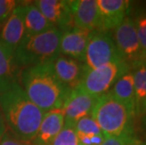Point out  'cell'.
Returning a JSON list of instances; mask_svg holds the SVG:
<instances>
[{"mask_svg":"<svg viewBox=\"0 0 146 145\" xmlns=\"http://www.w3.org/2000/svg\"><path fill=\"white\" fill-rule=\"evenodd\" d=\"M131 145H146V142H142V141L137 140V138H136V140L133 141V143Z\"/></svg>","mask_w":146,"mask_h":145,"instance_id":"obj_29","label":"cell"},{"mask_svg":"<svg viewBox=\"0 0 146 145\" xmlns=\"http://www.w3.org/2000/svg\"><path fill=\"white\" fill-rule=\"evenodd\" d=\"M139 118L141 120V125H142V128L144 129L145 133H146V104L143 107V110H142V112L141 113V115H139Z\"/></svg>","mask_w":146,"mask_h":145,"instance_id":"obj_28","label":"cell"},{"mask_svg":"<svg viewBox=\"0 0 146 145\" xmlns=\"http://www.w3.org/2000/svg\"><path fill=\"white\" fill-rule=\"evenodd\" d=\"M97 99L78 88L72 89L61 109L64 113L65 124L74 127L79 119L91 115Z\"/></svg>","mask_w":146,"mask_h":145,"instance_id":"obj_8","label":"cell"},{"mask_svg":"<svg viewBox=\"0 0 146 145\" xmlns=\"http://www.w3.org/2000/svg\"><path fill=\"white\" fill-rule=\"evenodd\" d=\"M62 35L60 29L54 27L46 32L24 37L14 52L16 63L21 69L49 63L58 55Z\"/></svg>","mask_w":146,"mask_h":145,"instance_id":"obj_4","label":"cell"},{"mask_svg":"<svg viewBox=\"0 0 146 145\" xmlns=\"http://www.w3.org/2000/svg\"><path fill=\"white\" fill-rule=\"evenodd\" d=\"M25 5L18 4L0 29V42L15 52L25 37Z\"/></svg>","mask_w":146,"mask_h":145,"instance_id":"obj_13","label":"cell"},{"mask_svg":"<svg viewBox=\"0 0 146 145\" xmlns=\"http://www.w3.org/2000/svg\"><path fill=\"white\" fill-rule=\"evenodd\" d=\"M6 132H7V126L5 124L4 118H3V115L1 112V109H0V138L4 136Z\"/></svg>","mask_w":146,"mask_h":145,"instance_id":"obj_27","label":"cell"},{"mask_svg":"<svg viewBox=\"0 0 146 145\" xmlns=\"http://www.w3.org/2000/svg\"><path fill=\"white\" fill-rule=\"evenodd\" d=\"M19 83L27 97L44 113L62 109L72 91L58 79L49 63L25 68Z\"/></svg>","mask_w":146,"mask_h":145,"instance_id":"obj_2","label":"cell"},{"mask_svg":"<svg viewBox=\"0 0 146 145\" xmlns=\"http://www.w3.org/2000/svg\"><path fill=\"white\" fill-rule=\"evenodd\" d=\"M76 134H84V135H101L103 134L100 127L96 123L94 118L91 115L85 116L79 119L74 126ZM104 135V134H103Z\"/></svg>","mask_w":146,"mask_h":145,"instance_id":"obj_20","label":"cell"},{"mask_svg":"<svg viewBox=\"0 0 146 145\" xmlns=\"http://www.w3.org/2000/svg\"><path fill=\"white\" fill-rule=\"evenodd\" d=\"M92 117L106 138L135 137L136 115L110 92L98 97L92 111Z\"/></svg>","mask_w":146,"mask_h":145,"instance_id":"obj_3","label":"cell"},{"mask_svg":"<svg viewBox=\"0 0 146 145\" xmlns=\"http://www.w3.org/2000/svg\"><path fill=\"white\" fill-rule=\"evenodd\" d=\"M0 109L7 131L18 140L31 142L44 112L27 97L20 84L0 94Z\"/></svg>","mask_w":146,"mask_h":145,"instance_id":"obj_1","label":"cell"},{"mask_svg":"<svg viewBox=\"0 0 146 145\" xmlns=\"http://www.w3.org/2000/svg\"><path fill=\"white\" fill-rule=\"evenodd\" d=\"M135 140L136 137H110L100 145H131Z\"/></svg>","mask_w":146,"mask_h":145,"instance_id":"obj_25","label":"cell"},{"mask_svg":"<svg viewBox=\"0 0 146 145\" xmlns=\"http://www.w3.org/2000/svg\"><path fill=\"white\" fill-rule=\"evenodd\" d=\"M130 70V66L123 60L106 64L95 69H87L77 88L98 98L108 93L115 82Z\"/></svg>","mask_w":146,"mask_h":145,"instance_id":"obj_5","label":"cell"},{"mask_svg":"<svg viewBox=\"0 0 146 145\" xmlns=\"http://www.w3.org/2000/svg\"><path fill=\"white\" fill-rule=\"evenodd\" d=\"M17 3L14 0H0V29L17 7Z\"/></svg>","mask_w":146,"mask_h":145,"instance_id":"obj_23","label":"cell"},{"mask_svg":"<svg viewBox=\"0 0 146 145\" xmlns=\"http://www.w3.org/2000/svg\"><path fill=\"white\" fill-rule=\"evenodd\" d=\"M74 24L88 31L102 30L96 0H68Z\"/></svg>","mask_w":146,"mask_h":145,"instance_id":"obj_9","label":"cell"},{"mask_svg":"<svg viewBox=\"0 0 146 145\" xmlns=\"http://www.w3.org/2000/svg\"><path fill=\"white\" fill-rule=\"evenodd\" d=\"M33 4L53 26L62 32L74 26L69 3L66 0H38Z\"/></svg>","mask_w":146,"mask_h":145,"instance_id":"obj_11","label":"cell"},{"mask_svg":"<svg viewBox=\"0 0 146 145\" xmlns=\"http://www.w3.org/2000/svg\"><path fill=\"white\" fill-rule=\"evenodd\" d=\"M112 37L121 57L130 68L139 60H144L133 18L125 17L114 29Z\"/></svg>","mask_w":146,"mask_h":145,"instance_id":"obj_7","label":"cell"},{"mask_svg":"<svg viewBox=\"0 0 146 145\" xmlns=\"http://www.w3.org/2000/svg\"><path fill=\"white\" fill-rule=\"evenodd\" d=\"M51 145H78L77 135L74 128L64 123L63 128L55 138Z\"/></svg>","mask_w":146,"mask_h":145,"instance_id":"obj_21","label":"cell"},{"mask_svg":"<svg viewBox=\"0 0 146 145\" xmlns=\"http://www.w3.org/2000/svg\"><path fill=\"white\" fill-rule=\"evenodd\" d=\"M0 145H31V143L18 140V138H14L10 132L7 131L4 136L0 138Z\"/></svg>","mask_w":146,"mask_h":145,"instance_id":"obj_26","label":"cell"},{"mask_svg":"<svg viewBox=\"0 0 146 145\" xmlns=\"http://www.w3.org/2000/svg\"><path fill=\"white\" fill-rule=\"evenodd\" d=\"M22 70L16 63L14 52L0 42V94L20 84Z\"/></svg>","mask_w":146,"mask_h":145,"instance_id":"obj_16","label":"cell"},{"mask_svg":"<svg viewBox=\"0 0 146 145\" xmlns=\"http://www.w3.org/2000/svg\"><path fill=\"white\" fill-rule=\"evenodd\" d=\"M134 78L136 99V117H139L146 104V58L131 67Z\"/></svg>","mask_w":146,"mask_h":145,"instance_id":"obj_19","label":"cell"},{"mask_svg":"<svg viewBox=\"0 0 146 145\" xmlns=\"http://www.w3.org/2000/svg\"><path fill=\"white\" fill-rule=\"evenodd\" d=\"M25 37L38 35L54 28V26L46 19L33 4L25 5Z\"/></svg>","mask_w":146,"mask_h":145,"instance_id":"obj_18","label":"cell"},{"mask_svg":"<svg viewBox=\"0 0 146 145\" xmlns=\"http://www.w3.org/2000/svg\"><path fill=\"white\" fill-rule=\"evenodd\" d=\"M65 123L62 109L45 112L38 132L30 143L31 145H51L53 140L61 131Z\"/></svg>","mask_w":146,"mask_h":145,"instance_id":"obj_15","label":"cell"},{"mask_svg":"<svg viewBox=\"0 0 146 145\" xmlns=\"http://www.w3.org/2000/svg\"><path fill=\"white\" fill-rule=\"evenodd\" d=\"M134 20L142 55L146 58V11H141Z\"/></svg>","mask_w":146,"mask_h":145,"instance_id":"obj_22","label":"cell"},{"mask_svg":"<svg viewBox=\"0 0 146 145\" xmlns=\"http://www.w3.org/2000/svg\"><path fill=\"white\" fill-rule=\"evenodd\" d=\"M49 64L58 79L71 89L78 87L88 69L83 62L63 55H58Z\"/></svg>","mask_w":146,"mask_h":145,"instance_id":"obj_10","label":"cell"},{"mask_svg":"<svg viewBox=\"0 0 146 145\" xmlns=\"http://www.w3.org/2000/svg\"><path fill=\"white\" fill-rule=\"evenodd\" d=\"M92 32L74 26L62 32L60 42V55L84 63L86 48Z\"/></svg>","mask_w":146,"mask_h":145,"instance_id":"obj_12","label":"cell"},{"mask_svg":"<svg viewBox=\"0 0 146 145\" xmlns=\"http://www.w3.org/2000/svg\"><path fill=\"white\" fill-rule=\"evenodd\" d=\"M112 96L126 106L136 115V99L134 91V78L130 70L115 82L110 91Z\"/></svg>","mask_w":146,"mask_h":145,"instance_id":"obj_17","label":"cell"},{"mask_svg":"<svg viewBox=\"0 0 146 145\" xmlns=\"http://www.w3.org/2000/svg\"><path fill=\"white\" fill-rule=\"evenodd\" d=\"M78 145H100L106 140V137L103 135H84L76 134Z\"/></svg>","mask_w":146,"mask_h":145,"instance_id":"obj_24","label":"cell"},{"mask_svg":"<svg viewBox=\"0 0 146 145\" xmlns=\"http://www.w3.org/2000/svg\"><path fill=\"white\" fill-rule=\"evenodd\" d=\"M103 31L114 30L127 17L130 2L127 0H96Z\"/></svg>","mask_w":146,"mask_h":145,"instance_id":"obj_14","label":"cell"},{"mask_svg":"<svg viewBox=\"0 0 146 145\" xmlns=\"http://www.w3.org/2000/svg\"><path fill=\"white\" fill-rule=\"evenodd\" d=\"M122 60H123L115 45L112 34L103 30L92 32L84 60V64L88 69H95L106 64Z\"/></svg>","mask_w":146,"mask_h":145,"instance_id":"obj_6","label":"cell"}]
</instances>
